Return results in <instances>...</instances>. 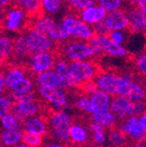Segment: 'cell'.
<instances>
[{
	"mask_svg": "<svg viewBox=\"0 0 146 147\" xmlns=\"http://www.w3.org/2000/svg\"><path fill=\"white\" fill-rule=\"evenodd\" d=\"M47 115L49 117V136L58 142L69 145L73 117L64 110H52Z\"/></svg>",
	"mask_w": 146,
	"mask_h": 147,
	"instance_id": "obj_1",
	"label": "cell"
},
{
	"mask_svg": "<svg viewBox=\"0 0 146 147\" xmlns=\"http://www.w3.org/2000/svg\"><path fill=\"white\" fill-rule=\"evenodd\" d=\"M72 76L75 80L77 87L84 85L86 83L94 81L96 78V69L93 64L84 60L72 61L70 63Z\"/></svg>",
	"mask_w": 146,
	"mask_h": 147,
	"instance_id": "obj_2",
	"label": "cell"
},
{
	"mask_svg": "<svg viewBox=\"0 0 146 147\" xmlns=\"http://www.w3.org/2000/svg\"><path fill=\"white\" fill-rule=\"evenodd\" d=\"M118 126L132 142L144 143L146 141V132L144 131L140 117H130L118 123Z\"/></svg>",
	"mask_w": 146,
	"mask_h": 147,
	"instance_id": "obj_3",
	"label": "cell"
},
{
	"mask_svg": "<svg viewBox=\"0 0 146 147\" xmlns=\"http://www.w3.org/2000/svg\"><path fill=\"white\" fill-rule=\"evenodd\" d=\"M91 132L89 122H82L80 119L74 121L70 130V143L79 147H87L92 145Z\"/></svg>",
	"mask_w": 146,
	"mask_h": 147,
	"instance_id": "obj_4",
	"label": "cell"
},
{
	"mask_svg": "<svg viewBox=\"0 0 146 147\" xmlns=\"http://www.w3.org/2000/svg\"><path fill=\"white\" fill-rule=\"evenodd\" d=\"M22 131L38 134L45 138L49 135V117L47 115L30 117L22 123Z\"/></svg>",
	"mask_w": 146,
	"mask_h": 147,
	"instance_id": "obj_5",
	"label": "cell"
},
{
	"mask_svg": "<svg viewBox=\"0 0 146 147\" xmlns=\"http://www.w3.org/2000/svg\"><path fill=\"white\" fill-rule=\"evenodd\" d=\"M62 26L64 27L66 32L69 33L70 36L85 40H91L92 37L94 36L92 30L86 25V23L79 21L75 18H69V16L66 18L62 21Z\"/></svg>",
	"mask_w": 146,
	"mask_h": 147,
	"instance_id": "obj_6",
	"label": "cell"
},
{
	"mask_svg": "<svg viewBox=\"0 0 146 147\" xmlns=\"http://www.w3.org/2000/svg\"><path fill=\"white\" fill-rule=\"evenodd\" d=\"M134 101L122 95H116L112 99L110 111L116 115L118 119L125 121L130 117H133Z\"/></svg>",
	"mask_w": 146,
	"mask_h": 147,
	"instance_id": "obj_7",
	"label": "cell"
},
{
	"mask_svg": "<svg viewBox=\"0 0 146 147\" xmlns=\"http://www.w3.org/2000/svg\"><path fill=\"white\" fill-rule=\"evenodd\" d=\"M55 59L52 53L49 51L38 52L32 55L30 59V69L33 73L40 75L50 71L51 67H54Z\"/></svg>",
	"mask_w": 146,
	"mask_h": 147,
	"instance_id": "obj_8",
	"label": "cell"
},
{
	"mask_svg": "<svg viewBox=\"0 0 146 147\" xmlns=\"http://www.w3.org/2000/svg\"><path fill=\"white\" fill-rule=\"evenodd\" d=\"M124 78L122 77L110 75V74H102L98 75L94 79V83L100 91L106 92L110 95H119L120 87L122 85Z\"/></svg>",
	"mask_w": 146,
	"mask_h": 147,
	"instance_id": "obj_9",
	"label": "cell"
},
{
	"mask_svg": "<svg viewBox=\"0 0 146 147\" xmlns=\"http://www.w3.org/2000/svg\"><path fill=\"white\" fill-rule=\"evenodd\" d=\"M38 93L46 102L52 104L56 108H64L68 105V95L64 90L58 88L39 87Z\"/></svg>",
	"mask_w": 146,
	"mask_h": 147,
	"instance_id": "obj_10",
	"label": "cell"
},
{
	"mask_svg": "<svg viewBox=\"0 0 146 147\" xmlns=\"http://www.w3.org/2000/svg\"><path fill=\"white\" fill-rule=\"evenodd\" d=\"M27 41L33 54L38 52H45L50 50L52 47V41L50 38L37 30L30 31L27 36Z\"/></svg>",
	"mask_w": 146,
	"mask_h": 147,
	"instance_id": "obj_11",
	"label": "cell"
},
{
	"mask_svg": "<svg viewBox=\"0 0 146 147\" xmlns=\"http://www.w3.org/2000/svg\"><path fill=\"white\" fill-rule=\"evenodd\" d=\"M64 52L66 57L72 59V61H79L95 55L94 49L88 43H72L66 46Z\"/></svg>",
	"mask_w": 146,
	"mask_h": 147,
	"instance_id": "obj_12",
	"label": "cell"
},
{
	"mask_svg": "<svg viewBox=\"0 0 146 147\" xmlns=\"http://www.w3.org/2000/svg\"><path fill=\"white\" fill-rule=\"evenodd\" d=\"M119 95L128 97L133 101H145L146 98V92L139 84L131 82L125 78L120 87Z\"/></svg>",
	"mask_w": 146,
	"mask_h": 147,
	"instance_id": "obj_13",
	"label": "cell"
},
{
	"mask_svg": "<svg viewBox=\"0 0 146 147\" xmlns=\"http://www.w3.org/2000/svg\"><path fill=\"white\" fill-rule=\"evenodd\" d=\"M103 22L110 31H114V32L127 29L130 26L128 14H126L125 12L119 9L110 12Z\"/></svg>",
	"mask_w": 146,
	"mask_h": 147,
	"instance_id": "obj_14",
	"label": "cell"
},
{
	"mask_svg": "<svg viewBox=\"0 0 146 147\" xmlns=\"http://www.w3.org/2000/svg\"><path fill=\"white\" fill-rule=\"evenodd\" d=\"M107 134V144L108 147H127L130 144L131 140L128 138L119 126L112 127L110 129H106Z\"/></svg>",
	"mask_w": 146,
	"mask_h": 147,
	"instance_id": "obj_15",
	"label": "cell"
},
{
	"mask_svg": "<svg viewBox=\"0 0 146 147\" xmlns=\"http://www.w3.org/2000/svg\"><path fill=\"white\" fill-rule=\"evenodd\" d=\"M54 73L64 83L66 90H69L70 88L73 89V88L77 87V84H76L75 80L72 76L70 64H68L66 61H64V60L57 61L54 65Z\"/></svg>",
	"mask_w": 146,
	"mask_h": 147,
	"instance_id": "obj_16",
	"label": "cell"
},
{
	"mask_svg": "<svg viewBox=\"0 0 146 147\" xmlns=\"http://www.w3.org/2000/svg\"><path fill=\"white\" fill-rule=\"evenodd\" d=\"M37 85L39 87H50V88H58V89L66 90L64 83L62 82L57 75L52 71H46V73L37 75L35 78Z\"/></svg>",
	"mask_w": 146,
	"mask_h": 147,
	"instance_id": "obj_17",
	"label": "cell"
},
{
	"mask_svg": "<svg viewBox=\"0 0 146 147\" xmlns=\"http://www.w3.org/2000/svg\"><path fill=\"white\" fill-rule=\"evenodd\" d=\"M106 16H107L106 10L101 6L89 7V8L84 9L81 13L83 22L86 24H90V25H96V24L104 21Z\"/></svg>",
	"mask_w": 146,
	"mask_h": 147,
	"instance_id": "obj_18",
	"label": "cell"
},
{
	"mask_svg": "<svg viewBox=\"0 0 146 147\" xmlns=\"http://www.w3.org/2000/svg\"><path fill=\"white\" fill-rule=\"evenodd\" d=\"M92 105L94 106L96 111H110V94L106 92L97 90L90 96Z\"/></svg>",
	"mask_w": 146,
	"mask_h": 147,
	"instance_id": "obj_19",
	"label": "cell"
},
{
	"mask_svg": "<svg viewBox=\"0 0 146 147\" xmlns=\"http://www.w3.org/2000/svg\"><path fill=\"white\" fill-rule=\"evenodd\" d=\"M92 122L101 125L105 129H110L118 125V117L112 111H96L90 117Z\"/></svg>",
	"mask_w": 146,
	"mask_h": 147,
	"instance_id": "obj_20",
	"label": "cell"
},
{
	"mask_svg": "<svg viewBox=\"0 0 146 147\" xmlns=\"http://www.w3.org/2000/svg\"><path fill=\"white\" fill-rule=\"evenodd\" d=\"M23 140V131L22 129L16 130H3L1 132V144L2 147H16L21 144Z\"/></svg>",
	"mask_w": 146,
	"mask_h": 147,
	"instance_id": "obj_21",
	"label": "cell"
},
{
	"mask_svg": "<svg viewBox=\"0 0 146 147\" xmlns=\"http://www.w3.org/2000/svg\"><path fill=\"white\" fill-rule=\"evenodd\" d=\"M89 129L92 135V145L100 147L101 145H104L107 142V134H106V129L104 127L91 121V122H89Z\"/></svg>",
	"mask_w": 146,
	"mask_h": 147,
	"instance_id": "obj_22",
	"label": "cell"
},
{
	"mask_svg": "<svg viewBox=\"0 0 146 147\" xmlns=\"http://www.w3.org/2000/svg\"><path fill=\"white\" fill-rule=\"evenodd\" d=\"M23 18H24L23 10H21V9L18 8L11 9L6 16V22H5L6 29L9 31L16 30L21 26L22 22H23Z\"/></svg>",
	"mask_w": 146,
	"mask_h": 147,
	"instance_id": "obj_23",
	"label": "cell"
},
{
	"mask_svg": "<svg viewBox=\"0 0 146 147\" xmlns=\"http://www.w3.org/2000/svg\"><path fill=\"white\" fill-rule=\"evenodd\" d=\"M33 90H34V83H33V81L28 78H25L22 81H20V82L16 83L9 89V91L12 92V93H16V94L27 95V94H31V92Z\"/></svg>",
	"mask_w": 146,
	"mask_h": 147,
	"instance_id": "obj_24",
	"label": "cell"
},
{
	"mask_svg": "<svg viewBox=\"0 0 146 147\" xmlns=\"http://www.w3.org/2000/svg\"><path fill=\"white\" fill-rule=\"evenodd\" d=\"M14 53L16 56H27V55H33L30 46L28 44L27 37H20L16 41H14Z\"/></svg>",
	"mask_w": 146,
	"mask_h": 147,
	"instance_id": "obj_25",
	"label": "cell"
},
{
	"mask_svg": "<svg viewBox=\"0 0 146 147\" xmlns=\"http://www.w3.org/2000/svg\"><path fill=\"white\" fill-rule=\"evenodd\" d=\"M74 107L77 108L79 111L85 113L86 115H92L93 113H96L95 108L91 103V100L89 98H87V96H82L80 98H78L74 103Z\"/></svg>",
	"mask_w": 146,
	"mask_h": 147,
	"instance_id": "obj_26",
	"label": "cell"
},
{
	"mask_svg": "<svg viewBox=\"0 0 146 147\" xmlns=\"http://www.w3.org/2000/svg\"><path fill=\"white\" fill-rule=\"evenodd\" d=\"M16 1L23 8L27 10L30 16L37 14L41 9L42 0H16Z\"/></svg>",
	"mask_w": 146,
	"mask_h": 147,
	"instance_id": "obj_27",
	"label": "cell"
},
{
	"mask_svg": "<svg viewBox=\"0 0 146 147\" xmlns=\"http://www.w3.org/2000/svg\"><path fill=\"white\" fill-rule=\"evenodd\" d=\"M1 124H2L3 130H16V129H21L22 126V123L11 113H5L1 117Z\"/></svg>",
	"mask_w": 146,
	"mask_h": 147,
	"instance_id": "obj_28",
	"label": "cell"
},
{
	"mask_svg": "<svg viewBox=\"0 0 146 147\" xmlns=\"http://www.w3.org/2000/svg\"><path fill=\"white\" fill-rule=\"evenodd\" d=\"M25 79V74L21 69H12L4 76L5 89L9 90L16 83Z\"/></svg>",
	"mask_w": 146,
	"mask_h": 147,
	"instance_id": "obj_29",
	"label": "cell"
},
{
	"mask_svg": "<svg viewBox=\"0 0 146 147\" xmlns=\"http://www.w3.org/2000/svg\"><path fill=\"white\" fill-rule=\"evenodd\" d=\"M47 36L52 40H56V41H62V40H66L70 37L69 33L66 32L62 24H54L50 31L48 32Z\"/></svg>",
	"mask_w": 146,
	"mask_h": 147,
	"instance_id": "obj_30",
	"label": "cell"
},
{
	"mask_svg": "<svg viewBox=\"0 0 146 147\" xmlns=\"http://www.w3.org/2000/svg\"><path fill=\"white\" fill-rule=\"evenodd\" d=\"M43 138L38 134L30 133V132L23 131V143L30 147H42Z\"/></svg>",
	"mask_w": 146,
	"mask_h": 147,
	"instance_id": "obj_31",
	"label": "cell"
},
{
	"mask_svg": "<svg viewBox=\"0 0 146 147\" xmlns=\"http://www.w3.org/2000/svg\"><path fill=\"white\" fill-rule=\"evenodd\" d=\"M110 39L106 36H101V35L95 34L92 39L90 40V45L92 46V48L95 51V54H100V53L105 51V44L107 42V40Z\"/></svg>",
	"mask_w": 146,
	"mask_h": 147,
	"instance_id": "obj_32",
	"label": "cell"
},
{
	"mask_svg": "<svg viewBox=\"0 0 146 147\" xmlns=\"http://www.w3.org/2000/svg\"><path fill=\"white\" fill-rule=\"evenodd\" d=\"M105 51L110 54L114 55V56H120V57L128 55V51L126 50V48H124L123 46L120 45V44L112 42L110 39H108L106 44H105Z\"/></svg>",
	"mask_w": 146,
	"mask_h": 147,
	"instance_id": "obj_33",
	"label": "cell"
},
{
	"mask_svg": "<svg viewBox=\"0 0 146 147\" xmlns=\"http://www.w3.org/2000/svg\"><path fill=\"white\" fill-rule=\"evenodd\" d=\"M54 21L50 18H39L37 21L36 25H35V29L34 30H37L39 32L43 33V34L47 35L48 32L50 31L51 28L54 26Z\"/></svg>",
	"mask_w": 146,
	"mask_h": 147,
	"instance_id": "obj_34",
	"label": "cell"
},
{
	"mask_svg": "<svg viewBox=\"0 0 146 147\" xmlns=\"http://www.w3.org/2000/svg\"><path fill=\"white\" fill-rule=\"evenodd\" d=\"M0 54H1V59L7 58L9 55L14 52V42L11 40L7 38V37H2L0 40Z\"/></svg>",
	"mask_w": 146,
	"mask_h": 147,
	"instance_id": "obj_35",
	"label": "cell"
},
{
	"mask_svg": "<svg viewBox=\"0 0 146 147\" xmlns=\"http://www.w3.org/2000/svg\"><path fill=\"white\" fill-rule=\"evenodd\" d=\"M0 117L4 115L5 113H8L11 111V108L14 106V102H12L11 98L9 95L1 94V98H0Z\"/></svg>",
	"mask_w": 146,
	"mask_h": 147,
	"instance_id": "obj_36",
	"label": "cell"
},
{
	"mask_svg": "<svg viewBox=\"0 0 146 147\" xmlns=\"http://www.w3.org/2000/svg\"><path fill=\"white\" fill-rule=\"evenodd\" d=\"M60 0H42V6L46 11L55 13L60 8Z\"/></svg>",
	"mask_w": 146,
	"mask_h": 147,
	"instance_id": "obj_37",
	"label": "cell"
},
{
	"mask_svg": "<svg viewBox=\"0 0 146 147\" xmlns=\"http://www.w3.org/2000/svg\"><path fill=\"white\" fill-rule=\"evenodd\" d=\"M121 0H99V4L106 11H114L121 5Z\"/></svg>",
	"mask_w": 146,
	"mask_h": 147,
	"instance_id": "obj_38",
	"label": "cell"
},
{
	"mask_svg": "<svg viewBox=\"0 0 146 147\" xmlns=\"http://www.w3.org/2000/svg\"><path fill=\"white\" fill-rule=\"evenodd\" d=\"M69 2L76 8L84 10V9L93 6L94 0H69Z\"/></svg>",
	"mask_w": 146,
	"mask_h": 147,
	"instance_id": "obj_39",
	"label": "cell"
},
{
	"mask_svg": "<svg viewBox=\"0 0 146 147\" xmlns=\"http://www.w3.org/2000/svg\"><path fill=\"white\" fill-rule=\"evenodd\" d=\"M95 31L97 35H101V36H110V30L106 27V25L104 24V22H100V23L96 24L95 25Z\"/></svg>",
	"mask_w": 146,
	"mask_h": 147,
	"instance_id": "obj_40",
	"label": "cell"
},
{
	"mask_svg": "<svg viewBox=\"0 0 146 147\" xmlns=\"http://www.w3.org/2000/svg\"><path fill=\"white\" fill-rule=\"evenodd\" d=\"M136 67L142 74H146V55H142L136 60Z\"/></svg>",
	"mask_w": 146,
	"mask_h": 147,
	"instance_id": "obj_41",
	"label": "cell"
},
{
	"mask_svg": "<svg viewBox=\"0 0 146 147\" xmlns=\"http://www.w3.org/2000/svg\"><path fill=\"white\" fill-rule=\"evenodd\" d=\"M110 40H112V42L120 44V45H121V44L123 43L124 41H125V37H124L123 33L119 32V31H116V32L110 33Z\"/></svg>",
	"mask_w": 146,
	"mask_h": 147,
	"instance_id": "obj_42",
	"label": "cell"
},
{
	"mask_svg": "<svg viewBox=\"0 0 146 147\" xmlns=\"http://www.w3.org/2000/svg\"><path fill=\"white\" fill-rule=\"evenodd\" d=\"M43 147H69V145L64 144L62 142H58V141H50V142L44 144Z\"/></svg>",
	"mask_w": 146,
	"mask_h": 147,
	"instance_id": "obj_43",
	"label": "cell"
},
{
	"mask_svg": "<svg viewBox=\"0 0 146 147\" xmlns=\"http://www.w3.org/2000/svg\"><path fill=\"white\" fill-rule=\"evenodd\" d=\"M0 89H1V93L3 94L5 89V83H4V75L3 73L1 74V77H0Z\"/></svg>",
	"mask_w": 146,
	"mask_h": 147,
	"instance_id": "obj_44",
	"label": "cell"
},
{
	"mask_svg": "<svg viewBox=\"0 0 146 147\" xmlns=\"http://www.w3.org/2000/svg\"><path fill=\"white\" fill-rule=\"evenodd\" d=\"M138 5H139V8L141 9L142 11L146 13V0H141V2Z\"/></svg>",
	"mask_w": 146,
	"mask_h": 147,
	"instance_id": "obj_45",
	"label": "cell"
},
{
	"mask_svg": "<svg viewBox=\"0 0 146 147\" xmlns=\"http://www.w3.org/2000/svg\"><path fill=\"white\" fill-rule=\"evenodd\" d=\"M140 119H141V123H142V125H143L144 131L146 132V113H144L143 115L140 117Z\"/></svg>",
	"mask_w": 146,
	"mask_h": 147,
	"instance_id": "obj_46",
	"label": "cell"
},
{
	"mask_svg": "<svg viewBox=\"0 0 146 147\" xmlns=\"http://www.w3.org/2000/svg\"><path fill=\"white\" fill-rule=\"evenodd\" d=\"M11 0H0V4L1 6H4V5H7Z\"/></svg>",
	"mask_w": 146,
	"mask_h": 147,
	"instance_id": "obj_47",
	"label": "cell"
},
{
	"mask_svg": "<svg viewBox=\"0 0 146 147\" xmlns=\"http://www.w3.org/2000/svg\"><path fill=\"white\" fill-rule=\"evenodd\" d=\"M16 147H30V146H28V145H26V144H24V143H21V144H18V145H16Z\"/></svg>",
	"mask_w": 146,
	"mask_h": 147,
	"instance_id": "obj_48",
	"label": "cell"
},
{
	"mask_svg": "<svg viewBox=\"0 0 146 147\" xmlns=\"http://www.w3.org/2000/svg\"><path fill=\"white\" fill-rule=\"evenodd\" d=\"M130 1H131V2H133V3H136V4H137V3L139 4V3L141 2V0H130Z\"/></svg>",
	"mask_w": 146,
	"mask_h": 147,
	"instance_id": "obj_49",
	"label": "cell"
},
{
	"mask_svg": "<svg viewBox=\"0 0 146 147\" xmlns=\"http://www.w3.org/2000/svg\"><path fill=\"white\" fill-rule=\"evenodd\" d=\"M87 147H98V146H94V145H89V146H87Z\"/></svg>",
	"mask_w": 146,
	"mask_h": 147,
	"instance_id": "obj_50",
	"label": "cell"
}]
</instances>
